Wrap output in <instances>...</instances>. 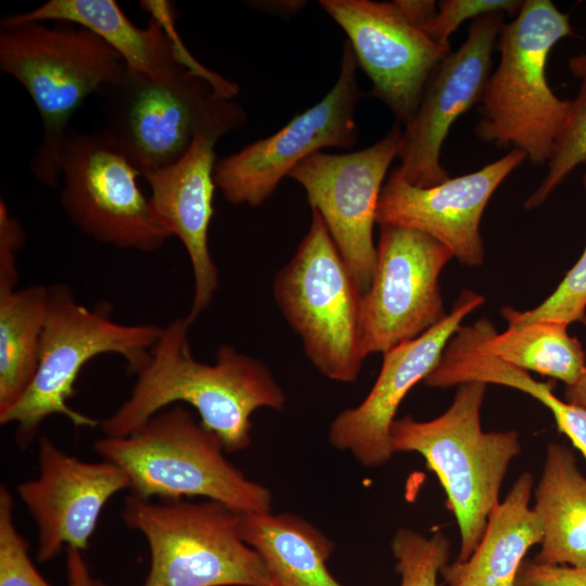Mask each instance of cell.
<instances>
[{
    "instance_id": "obj_33",
    "label": "cell",
    "mask_w": 586,
    "mask_h": 586,
    "mask_svg": "<svg viewBox=\"0 0 586 586\" xmlns=\"http://www.w3.org/2000/svg\"><path fill=\"white\" fill-rule=\"evenodd\" d=\"M514 586H586V569L523 561Z\"/></svg>"
},
{
    "instance_id": "obj_1",
    "label": "cell",
    "mask_w": 586,
    "mask_h": 586,
    "mask_svg": "<svg viewBox=\"0 0 586 586\" xmlns=\"http://www.w3.org/2000/svg\"><path fill=\"white\" fill-rule=\"evenodd\" d=\"M190 326L186 317H178L163 327L129 397L99 422L106 437L129 435L161 410L186 403L226 451L237 453L251 444V417L256 409L284 408L285 394L260 360L226 344L218 347L215 364L195 359L188 339Z\"/></svg>"
},
{
    "instance_id": "obj_4",
    "label": "cell",
    "mask_w": 586,
    "mask_h": 586,
    "mask_svg": "<svg viewBox=\"0 0 586 586\" xmlns=\"http://www.w3.org/2000/svg\"><path fill=\"white\" fill-rule=\"evenodd\" d=\"M94 448L127 474L141 499L204 497L238 513L271 510L270 491L231 463L219 437L181 405L161 410L129 435L100 438Z\"/></svg>"
},
{
    "instance_id": "obj_13",
    "label": "cell",
    "mask_w": 586,
    "mask_h": 586,
    "mask_svg": "<svg viewBox=\"0 0 586 586\" xmlns=\"http://www.w3.org/2000/svg\"><path fill=\"white\" fill-rule=\"evenodd\" d=\"M107 90L117 101L102 131L141 176L181 158L200 128L228 99L187 66L160 80L128 71L118 86Z\"/></svg>"
},
{
    "instance_id": "obj_28",
    "label": "cell",
    "mask_w": 586,
    "mask_h": 586,
    "mask_svg": "<svg viewBox=\"0 0 586 586\" xmlns=\"http://www.w3.org/2000/svg\"><path fill=\"white\" fill-rule=\"evenodd\" d=\"M586 191V173L583 177ZM586 247L576 264L566 272L556 290L538 306L519 311L510 306L501 308L508 327L534 321H556L569 326L586 319Z\"/></svg>"
},
{
    "instance_id": "obj_12",
    "label": "cell",
    "mask_w": 586,
    "mask_h": 586,
    "mask_svg": "<svg viewBox=\"0 0 586 586\" xmlns=\"http://www.w3.org/2000/svg\"><path fill=\"white\" fill-rule=\"evenodd\" d=\"M402 135L397 123L366 149L344 154L319 151L288 176L305 189L311 211L321 216L362 295L377 265L373 225L382 183L398 157Z\"/></svg>"
},
{
    "instance_id": "obj_7",
    "label": "cell",
    "mask_w": 586,
    "mask_h": 586,
    "mask_svg": "<svg viewBox=\"0 0 586 586\" xmlns=\"http://www.w3.org/2000/svg\"><path fill=\"white\" fill-rule=\"evenodd\" d=\"M123 519L148 542L143 586H266L264 561L243 539L240 513L222 504H155L131 495ZM98 586L107 585L98 581Z\"/></svg>"
},
{
    "instance_id": "obj_30",
    "label": "cell",
    "mask_w": 586,
    "mask_h": 586,
    "mask_svg": "<svg viewBox=\"0 0 586 586\" xmlns=\"http://www.w3.org/2000/svg\"><path fill=\"white\" fill-rule=\"evenodd\" d=\"M0 586H50L37 571L14 519L9 488L0 487Z\"/></svg>"
},
{
    "instance_id": "obj_25",
    "label": "cell",
    "mask_w": 586,
    "mask_h": 586,
    "mask_svg": "<svg viewBox=\"0 0 586 586\" xmlns=\"http://www.w3.org/2000/svg\"><path fill=\"white\" fill-rule=\"evenodd\" d=\"M49 300V286L31 284L0 291V415L31 383Z\"/></svg>"
},
{
    "instance_id": "obj_36",
    "label": "cell",
    "mask_w": 586,
    "mask_h": 586,
    "mask_svg": "<svg viewBox=\"0 0 586 586\" xmlns=\"http://www.w3.org/2000/svg\"><path fill=\"white\" fill-rule=\"evenodd\" d=\"M564 400L586 410V369L573 384L565 385Z\"/></svg>"
},
{
    "instance_id": "obj_23",
    "label": "cell",
    "mask_w": 586,
    "mask_h": 586,
    "mask_svg": "<svg viewBox=\"0 0 586 586\" xmlns=\"http://www.w3.org/2000/svg\"><path fill=\"white\" fill-rule=\"evenodd\" d=\"M533 508L544 527L533 560L586 569V477L565 445H548Z\"/></svg>"
},
{
    "instance_id": "obj_11",
    "label": "cell",
    "mask_w": 586,
    "mask_h": 586,
    "mask_svg": "<svg viewBox=\"0 0 586 586\" xmlns=\"http://www.w3.org/2000/svg\"><path fill=\"white\" fill-rule=\"evenodd\" d=\"M453 257L426 233L381 225L373 279L361 298L365 357L411 341L447 316L438 278Z\"/></svg>"
},
{
    "instance_id": "obj_22",
    "label": "cell",
    "mask_w": 586,
    "mask_h": 586,
    "mask_svg": "<svg viewBox=\"0 0 586 586\" xmlns=\"http://www.w3.org/2000/svg\"><path fill=\"white\" fill-rule=\"evenodd\" d=\"M243 539L260 556L266 586H344L329 571L334 544L292 513H240Z\"/></svg>"
},
{
    "instance_id": "obj_18",
    "label": "cell",
    "mask_w": 586,
    "mask_h": 586,
    "mask_svg": "<svg viewBox=\"0 0 586 586\" xmlns=\"http://www.w3.org/2000/svg\"><path fill=\"white\" fill-rule=\"evenodd\" d=\"M484 302L481 294L463 291L441 322L385 352L380 373L365 399L343 410L332 421L330 444L351 453L367 468L385 464L394 454L391 426L403 399L435 369L464 317Z\"/></svg>"
},
{
    "instance_id": "obj_34",
    "label": "cell",
    "mask_w": 586,
    "mask_h": 586,
    "mask_svg": "<svg viewBox=\"0 0 586 586\" xmlns=\"http://www.w3.org/2000/svg\"><path fill=\"white\" fill-rule=\"evenodd\" d=\"M405 15L425 30L437 13V3L430 0H395Z\"/></svg>"
},
{
    "instance_id": "obj_2",
    "label": "cell",
    "mask_w": 586,
    "mask_h": 586,
    "mask_svg": "<svg viewBox=\"0 0 586 586\" xmlns=\"http://www.w3.org/2000/svg\"><path fill=\"white\" fill-rule=\"evenodd\" d=\"M0 69L24 87L40 115L43 136L30 170L55 187L72 115L89 95L118 86L128 68L91 30L55 22L1 24Z\"/></svg>"
},
{
    "instance_id": "obj_24",
    "label": "cell",
    "mask_w": 586,
    "mask_h": 586,
    "mask_svg": "<svg viewBox=\"0 0 586 586\" xmlns=\"http://www.w3.org/2000/svg\"><path fill=\"white\" fill-rule=\"evenodd\" d=\"M480 345L492 355L525 371L573 384L586 369L582 343L556 321H534L498 333L487 318L469 326Z\"/></svg>"
},
{
    "instance_id": "obj_35",
    "label": "cell",
    "mask_w": 586,
    "mask_h": 586,
    "mask_svg": "<svg viewBox=\"0 0 586 586\" xmlns=\"http://www.w3.org/2000/svg\"><path fill=\"white\" fill-rule=\"evenodd\" d=\"M66 566L69 586H98V581L91 577L80 550L67 549Z\"/></svg>"
},
{
    "instance_id": "obj_32",
    "label": "cell",
    "mask_w": 586,
    "mask_h": 586,
    "mask_svg": "<svg viewBox=\"0 0 586 586\" xmlns=\"http://www.w3.org/2000/svg\"><path fill=\"white\" fill-rule=\"evenodd\" d=\"M25 242L20 220L10 214L7 203L0 201V291L17 288V254Z\"/></svg>"
},
{
    "instance_id": "obj_20",
    "label": "cell",
    "mask_w": 586,
    "mask_h": 586,
    "mask_svg": "<svg viewBox=\"0 0 586 586\" xmlns=\"http://www.w3.org/2000/svg\"><path fill=\"white\" fill-rule=\"evenodd\" d=\"M151 14L146 27L135 25L114 0H48L23 13L5 16L1 24L66 22L85 27L105 41L124 60L128 71L160 80L181 66L194 72L204 66L181 43L168 1H141Z\"/></svg>"
},
{
    "instance_id": "obj_14",
    "label": "cell",
    "mask_w": 586,
    "mask_h": 586,
    "mask_svg": "<svg viewBox=\"0 0 586 586\" xmlns=\"http://www.w3.org/2000/svg\"><path fill=\"white\" fill-rule=\"evenodd\" d=\"M244 122L242 106L227 99L200 128L181 158L142 174L151 189L149 203L154 222L181 241L191 263L194 290L186 317L190 324L208 308L219 285L218 270L208 247L217 188L215 145Z\"/></svg>"
},
{
    "instance_id": "obj_10",
    "label": "cell",
    "mask_w": 586,
    "mask_h": 586,
    "mask_svg": "<svg viewBox=\"0 0 586 586\" xmlns=\"http://www.w3.org/2000/svg\"><path fill=\"white\" fill-rule=\"evenodd\" d=\"M357 66L346 39L339 77L318 103L295 115L271 136L216 161L215 183L228 202L257 207L308 156L323 148L355 146L358 140L355 111L364 97L357 85Z\"/></svg>"
},
{
    "instance_id": "obj_3",
    "label": "cell",
    "mask_w": 586,
    "mask_h": 586,
    "mask_svg": "<svg viewBox=\"0 0 586 586\" xmlns=\"http://www.w3.org/2000/svg\"><path fill=\"white\" fill-rule=\"evenodd\" d=\"M568 36H574L569 15L550 0H526L504 23L499 63L487 80L475 125L481 140L520 150L532 164L548 163L571 100L555 94L546 67L551 49Z\"/></svg>"
},
{
    "instance_id": "obj_9",
    "label": "cell",
    "mask_w": 586,
    "mask_h": 586,
    "mask_svg": "<svg viewBox=\"0 0 586 586\" xmlns=\"http://www.w3.org/2000/svg\"><path fill=\"white\" fill-rule=\"evenodd\" d=\"M61 206L85 234L117 249L151 253L170 234L158 227L138 168L103 132L69 130L61 161Z\"/></svg>"
},
{
    "instance_id": "obj_37",
    "label": "cell",
    "mask_w": 586,
    "mask_h": 586,
    "mask_svg": "<svg viewBox=\"0 0 586 586\" xmlns=\"http://www.w3.org/2000/svg\"><path fill=\"white\" fill-rule=\"evenodd\" d=\"M571 73L581 80L586 79V53L571 56L569 60Z\"/></svg>"
},
{
    "instance_id": "obj_5",
    "label": "cell",
    "mask_w": 586,
    "mask_h": 586,
    "mask_svg": "<svg viewBox=\"0 0 586 586\" xmlns=\"http://www.w3.org/2000/svg\"><path fill=\"white\" fill-rule=\"evenodd\" d=\"M486 386L477 381L459 384L451 405L437 418L405 416L391 426L394 453L420 454L446 492L460 534L457 561L467 560L480 543L509 464L522 448L514 430H482Z\"/></svg>"
},
{
    "instance_id": "obj_17",
    "label": "cell",
    "mask_w": 586,
    "mask_h": 586,
    "mask_svg": "<svg viewBox=\"0 0 586 586\" xmlns=\"http://www.w3.org/2000/svg\"><path fill=\"white\" fill-rule=\"evenodd\" d=\"M525 160L522 151L512 149L479 170L428 188L411 184L396 167L382 187L377 222L426 233L463 265L480 266L484 260L480 233L484 209L500 183Z\"/></svg>"
},
{
    "instance_id": "obj_38",
    "label": "cell",
    "mask_w": 586,
    "mask_h": 586,
    "mask_svg": "<svg viewBox=\"0 0 586 586\" xmlns=\"http://www.w3.org/2000/svg\"><path fill=\"white\" fill-rule=\"evenodd\" d=\"M583 323L586 326V319H584Z\"/></svg>"
},
{
    "instance_id": "obj_16",
    "label": "cell",
    "mask_w": 586,
    "mask_h": 586,
    "mask_svg": "<svg viewBox=\"0 0 586 586\" xmlns=\"http://www.w3.org/2000/svg\"><path fill=\"white\" fill-rule=\"evenodd\" d=\"M504 16L495 12L474 18L464 42L430 76L418 111L403 130L398 153V167L411 184L428 188L449 178L441 164L443 143L454 122L481 103Z\"/></svg>"
},
{
    "instance_id": "obj_31",
    "label": "cell",
    "mask_w": 586,
    "mask_h": 586,
    "mask_svg": "<svg viewBox=\"0 0 586 586\" xmlns=\"http://www.w3.org/2000/svg\"><path fill=\"white\" fill-rule=\"evenodd\" d=\"M523 3L518 0H443L437 2V13L425 31L441 47L450 50L449 38L464 21L495 12L515 16Z\"/></svg>"
},
{
    "instance_id": "obj_29",
    "label": "cell",
    "mask_w": 586,
    "mask_h": 586,
    "mask_svg": "<svg viewBox=\"0 0 586 586\" xmlns=\"http://www.w3.org/2000/svg\"><path fill=\"white\" fill-rule=\"evenodd\" d=\"M496 384L524 392L539 400L552 413L558 429L565 434L586 459V410L561 400L552 392V383L539 382L527 371L500 362L494 372Z\"/></svg>"
},
{
    "instance_id": "obj_27",
    "label": "cell",
    "mask_w": 586,
    "mask_h": 586,
    "mask_svg": "<svg viewBox=\"0 0 586 586\" xmlns=\"http://www.w3.org/2000/svg\"><path fill=\"white\" fill-rule=\"evenodd\" d=\"M449 540L442 533L426 537L402 527L392 539L399 586H437V575L447 564Z\"/></svg>"
},
{
    "instance_id": "obj_19",
    "label": "cell",
    "mask_w": 586,
    "mask_h": 586,
    "mask_svg": "<svg viewBox=\"0 0 586 586\" xmlns=\"http://www.w3.org/2000/svg\"><path fill=\"white\" fill-rule=\"evenodd\" d=\"M38 463V476L21 483L17 494L37 526L36 558L47 562L64 547L86 549L103 507L130 480L116 464L80 460L44 436Z\"/></svg>"
},
{
    "instance_id": "obj_8",
    "label": "cell",
    "mask_w": 586,
    "mask_h": 586,
    "mask_svg": "<svg viewBox=\"0 0 586 586\" xmlns=\"http://www.w3.org/2000/svg\"><path fill=\"white\" fill-rule=\"evenodd\" d=\"M273 295L315 368L334 381H355L366 358L362 293L316 211L295 254L276 275Z\"/></svg>"
},
{
    "instance_id": "obj_26",
    "label": "cell",
    "mask_w": 586,
    "mask_h": 586,
    "mask_svg": "<svg viewBox=\"0 0 586 586\" xmlns=\"http://www.w3.org/2000/svg\"><path fill=\"white\" fill-rule=\"evenodd\" d=\"M581 164H586V79L571 100L566 122L553 145L548 173L526 200L527 209L540 206L563 180Z\"/></svg>"
},
{
    "instance_id": "obj_15",
    "label": "cell",
    "mask_w": 586,
    "mask_h": 586,
    "mask_svg": "<svg viewBox=\"0 0 586 586\" xmlns=\"http://www.w3.org/2000/svg\"><path fill=\"white\" fill-rule=\"evenodd\" d=\"M347 36L357 64L398 124L415 117L426 82L450 50L411 22L396 1L320 0Z\"/></svg>"
},
{
    "instance_id": "obj_21",
    "label": "cell",
    "mask_w": 586,
    "mask_h": 586,
    "mask_svg": "<svg viewBox=\"0 0 586 586\" xmlns=\"http://www.w3.org/2000/svg\"><path fill=\"white\" fill-rule=\"evenodd\" d=\"M532 488V474L522 473L492 510L472 555L441 571L448 586H514L525 553L544 537L542 520L530 507Z\"/></svg>"
},
{
    "instance_id": "obj_6",
    "label": "cell",
    "mask_w": 586,
    "mask_h": 586,
    "mask_svg": "<svg viewBox=\"0 0 586 586\" xmlns=\"http://www.w3.org/2000/svg\"><path fill=\"white\" fill-rule=\"evenodd\" d=\"M162 331L152 323L116 322L109 307L90 309L76 300L69 285H50L36 374L18 402L0 415V423L16 424L21 447L29 445L41 423L54 415L76 426H95L98 421L68 405L84 366L95 356L115 354L125 360L127 372L137 375Z\"/></svg>"
}]
</instances>
